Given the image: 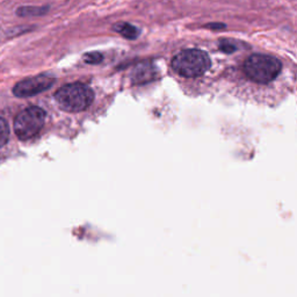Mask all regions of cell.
Returning <instances> with one entry per match:
<instances>
[{
    "label": "cell",
    "instance_id": "277c9868",
    "mask_svg": "<svg viewBox=\"0 0 297 297\" xmlns=\"http://www.w3.org/2000/svg\"><path fill=\"white\" fill-rule=\"evenodd\" d=\"M45 121V112L40 107L32 106L23 109L14 120V131L22 141L31 139L40 133Z\"/></svg>",
    "mask_w": 297,
    "mask_h": 297
},
{
    "label": "cell",
    "instance_id": "5b68a950",
    "mask_svg": "<svg viewBox=\"0 0 297 297\" xmlns=\"http://www.w3.org/2000/svg\"><path fill=\"white\" fill-rule=\"evenodd\" d=\"M55 83V78L50 75H39L35 77L21 80L13 87V93L18 97H28L49 90Z\"/></svg>",
    "mask_w": 297,
    "mask_h": 297
},
{
    "label": "cell",
    "instance_id": "3957f363",
    "mask_svg": "<svg viewBox=\"0 0 297 297\" xmlns=\"http://www.w3.org/2000/svg\"><path fill=\"white\" fill-rule=\"evenodd\" d=\"M281 62L269 55L256 54L250 56L244 63V72L249 79L258 84H268L281 72Z\"/></svg>",
    "mask_w": 297,
    "mask_h": 297
},
{
    "label": "cell",
    "instance_id": "7a4b0ae2",
    "mask_svg": "<svg viewBox=\"0 0 297 297\" xmlns=\"http://www.w3.org/2000/svg\"><path fill=\"white\" fill-rule=\"evenodd\" d=\"M211 65L208 54L199 49H187L177 54L172 59V67L178 75L186 78H195L205 75Z\"/></svg>",
    "mask_w": 297,
    "mask_h": 297
},
{
    "label": "cell",
    "instance_id": "8fae6325",
    "mask_svg": "<svg viewBox=\"0 0 297 297\" xmlns=\"http://www.w3.org/2000/svg\"><path fill=\"white\" fill-rule=\"evenodd\" d=\"M219 49L222 50V52L227 53V54L235 53L236 50H237L236 45L232 43V41H229V40H223V41H220V43H219Z\"/></svg>",
    "mask_w": 297,
    "mask_h": 297
},
{
    "label": "cell",
    "instance_id": "30bf717a",
    "mask_svg": "<svg viewBox=\"0 0 297 297\" xmlns=\"http://www.w3.org/2000/svg\"><path fill=\"white\" fill-rule=\"evenodd\" d=\"M84 59L85 62L88 63V64H99V63L104 59V56L100 53H90L85 55Z\"/></svg>",
    "mask_w": 297,
    "mask_h": 297
},
{
    "label": "cell",
    "instance_id": "9c48e42d",
    "mask_svg": "<svg viewBox=\"0 0 297 297\" xmlns=\"http://www.w3.org/2000/svg\"><path fill=\"white\" fill-rule=\"evenodd\" d=\"M10 137V128H8L7 122L0 117V147H3L8 141Z\"/></svg>",
    "mask_w": 297,
    "mask_h": 297
},
{
    "label": "cell",
    "instance_id": "ba28073f",
    "mask_svg": "<svg viewBox=\"0 0 297 297\" xmlns=\"http://www.w3.org/2000/svg\"><path fill=\"white\" fill-rule=\"evenodd\" d=\"M155 77V70L150 64L139 65L134 72V80L136 83H144Z\"/></svg>",
    "mask_w": 297,
    "mask_h": 297
},
{
    "label": "cell",
    "instance_id": "7c38bea8",
    "mask_svg": "<svg viewBox=\"0 0 297 297\" xmlns=\"http://www.w3.org/2000/svg\"><path fill=\"white\" fill-rule=\"evenodd\" d=\"M207 27L210 28V29H222V28L226 27V24H223V23H210V24H207Z\"/></svg>",
    "mask_w": 297,
    "mask_h": 297
},
{
    "label": "cell",
    "instance_id": "6da1fadb",
    "mask_svg": "<svg viewBox=\"0 0 297 297\" xmlns=\"http://www.w3.org/2000/svg\"><path fill=\"white\" fill-rule=\"evenodd\" d=\"M94 99L92 88L82 83H72L59 88L55 94L59 108L67 113H79L90 107Z\"/></svg>",
    "mask_w": 297,
    "mask_h": 297
},
{
    "label": "cell",
    "instance_id": "8992f818",
    "mask_svg": "<svg viewBox=\"0 0 297 297\" xmlns=\"http://www.w3.org/2000/svg\"><path fill=\"white\" fill-rule=\"evenodd\" d=\"M113 29L116 33L120 34V35L125 37V39H128V40L137 39L139 35L138 29L128 22H117L114 24Z\"/></svg>",
    "mask_w": 297,
    "mask_h": 297
},
{
    "label": "cell",
    "instance_id": "52a82bcc",
    "mask_svg": "<svg viewBox=\"0 0 297 297\" xmlns=\"http://www.w3.org/2000/svg\"><path fill=\"white\" fill-rule=\"evenodd\" d=\"M48 6H21L16 10V14L21 18H32V16H42L48 13Z\"/></svg>",
    "mask_w": 297,
    "mask_h": 297
}]
</instances>
